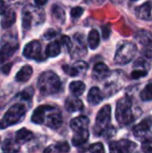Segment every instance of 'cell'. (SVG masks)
<instances>
[{"instance_id":"6da1fadb","label":"cell","mask_w":152,"mask_h":153,"mask_svg":"<svg viewBox=\"0 0 152 153\" xmlns=\"http://www.w3.org/2000/svg\"><path fill=\"white\" fill-rule=\"evenodd\" d=\"M137 108H133V101L129 97L122 98L118 100L116 110V117L119 124L123 126H127L136 118H138L141 112L137 113Z\"/></svg>"},{"instance_id":"7a4b0ae2","label":"cell","mask_w":152,"mask_h":153,"mask_svg":"<svg viewBox=\"0 0 152 153\" xmlns=\"http://www.w3.org/2000/svg\"><path fill=\"white\" fill-rule=\"evenodd\" d=\"M39 91L44 95H52L57 93L61 89L59 77L53 72L47 71L43 73L38 81Z\"/></svg>"},{"instance_id":"3957f363","label":"cell","mask_w":152,"mask_h":153,"mask_svg":"<svg viewBox=\"0 0 152 153\" xmlns=\"http://www.w3.org/2000/svg\"><path fill=\"white\" fill-rule=\"evenodd\" d=\"M26 113V107L23 104H14L4 114L0 121V128L4 129L20 122Z\"/></svg>"},{"instance_id":"277c9868","label":"cell","mask_w":152,"mask_h":153,"mask_svg":"<svg viewBox=\"0 0 152 153\" xmlns=\"http://www.w3.org/2000/svg\"><path fill=\"white\" fill-rule=\"evenodd\" d=\"M137 53V46L131 41H123L117 48L115 55V62L117 65L130 63Z\"/></svg>"},{"instance_id":"5b68a950","label":"cell","mask_w":152,"mask_h":153,"mask_svg":"<svg viewBox=\"0 0 152 153\" xmlns=\"http://www.w3.org/2000/svg\"><path fill=\"white\" fill-rule=\"evenodd\" d=\"M110 117H111V107L109 105H105L99 111L96 117L94 131L97 135H100L109 127Z\"/></svg>"},{"instance_id":"8992f818","label":"cell","mask_w":152,"mask_h":153,"mask_svg":"<svg viewBox=\"0 0 152 153\" xmlns=\"http://www.w3.org/2000/svg\"><path fill=\"white\" fill-rule=\"evenodd\" d=\"M136 148L137 144L127 139L112 142L109 144V151L111 152H133L136 150Z\"/></svg>"},{"instance_id":"52a82bcc","label":"cell","mask_w":152,"mask_h":153,"mask_svg":"<svg viewBox=\"0 0 152 153\" xmlns=\"http://www.w3.org/2000/svg\"><path fill=\"white\" fill-rule=\"evenodd\" d=\"M23 56L30 59H35L38 61L43 60V56L41 55V45L38 40H32L29 42L24 49H23Z\"/></svg>"},{"instance_id":"ba28073f","label":"cell","mask_w":152,"mask_h":153,"mask_svg":"<svg viewBox=\"0 0 152 153\" xmlns=\"http://www.w3.org/2000/svg\"><path fill=\"white\" fill-rule=\"evenodd\" d=\"M88 68V65L83 61H77L73 65H64L63 70L69 76H78L82 74H84Z\"/></svg>"},{"instance_id":"9c48e42d","label":"cell","mask_w":152,"mask_h":153,"mask_svg":"<svg viewBox=\"0 0 152 153\" xmlns=\"http://www.w3.org/2000/svg\"><path fill=\"white\" fill-rule=\"evenodd\" d=\"M152 126V120L151 117H147L146 119L142 120L140 124H138L137 126H135L133 129V134L136 137L142 138L144 137L145 135H147Z\"/></svg>"},{"instance_id":"30bf717a","label":"cell","mask_w":152,"mask_h":153,"mask_svg":"<svg viewBox=\"0 0 152 153\" xmlns=\"http://www.w3.org/2000/svg\"><path fill=\"white\" fill-rule=\"evenodd\" d=\"M18 44L13 42H7L0 48V64L11 57L18 49Z\"/></svg>"},{"instance_id":"8fae6325","label":"cell","mask_w":152,"mask_h":153,"mask_svg":"<svg viewBox=\"0 0 152 153\" xmlns=\"http://www.w3.org/2000/svg\"><path fill=\"white\" fill-rule=\"evenodd\" d=\"M55 108L51 107V106H39L38 107L32 116H31V121L35 124H38V125H41L44 123L45 121V115H46V112L47 111H49V110H52L54 109Z\"/></svg>"},{"instance_id":"7c38bea8","label":"cell","mask_w":152,"mask_h":153,"mask_svg":"<svg viewBox=\"0 0 152 153\" xmlns=\"http://www.w3.org/2000/svg\"><path fill=\"white\" fill-rule=\"evenodd\" d=\"M151 11L152 3L151 1H147L135 8V14L139 19L149 20L151 15Z\"/></svg>"},{"instance_id":"4fadbf2b","label":"cell","mask_w":152,"mask_h":153,"mask_svg":"<svg viewBox=\"0 0 152 153\" xmlns=\"http://www.w3.org/2000/svg\"><path fill=\"white\" fill-rule=\"evenodd\" d=\"M109 74H110V70L107 66V65H105L104 63H98L95 65L93 68V73H92L93 78H95L96 80L101 81L108 77Z\"/></svg>"},{"instance_id":"5bb4252c","label":"cell","mask_w":152,"mask_h":153,"mask_svg":"<svg viewBox=\"0 0 152 153\" xmlns=\"http://www.w3.org/2000/svg\"><path fill=\"white\" fill-rule=\"evenodd\" d=\"M62 123H63V118L61 113L56 109H53L52 113L47 116V126L52 129H57L61 126Z\"/></svg>"},{"instance_id":"9a60e30c","label":"cell","mask_w":152,"mask_h":153,"mask_svg":"<svg viewBox=\"0 0 152 153\" xmlns=\"http://www.w3.org/2000/svg\"><path fill=\"white\" fill-rule=\"evenodd\" d=\"M89 124H90L89 118L85 116H81V117H77L73 118L70 123V126L73 129V131L77 132L80 130L88 129Z\"/></svg>"},{"instance_id":"2e32d148","label":"cell","mask_w":152,"mask_h":153,"mask_svg":"<svg viewBox=\"0 0 152 153\" xmlns=\"http://www.w3.org/2000/svg\"><path fill=\"white\" fill-rule=\"evenodd\" d=\"M74 135L72 138V143L75 147H79L83 145L89 139V131L88 129L80 130L77 132H74Z\"/></svg>"},{"instance_id":"e0dca14e","label":"cell","mask_w":152,"mask_h":153,"mask_svg":"<svg viewBox=\"0 0 152 153\" xmlns=\"http://www.w3.org/2000/svg\"><path fill=\"white\" fill-rule=\"evenodd\" d=\"M65 108L68 112H76L83 109L84 106L82 100L74 98H68L65 102Z\"/></svg>"},{"instance_id":"ac0fdd59","label":"cell","mask_w":152,"mask_h":153,"mask_svg":"<svg viewBox=\"0 0 152 153\" xmlns=\"http://www.w3.org/2000/svg\"><path fill=\"white\" fill-rule=\"evenodd\" d=\"M135 39L143 46L152 47V32L141 30L135 34Z\"/></svg>"},{"instance_id":"d6986e66","label":"cell","mask_w":152,"mask_h":153,"mask_svg":"<svg viewBox=\"0 0 152 153\" xmlns=\"http://www.w3.org/2000/svg\"><path fill=\"white\" fill-rule=\"evenodd\" d=\"M88 101L90 105H98L103 100L102 93L98 87H92L88 93Z\"/></svg>"},{"instance_id":"ffe728a7","label":"cell","mask_w":152,"mask_h":153,"mask_svg":"<svg viewBox=\"0 0 152 153\" xmlns=\"http://www.w3.org/2000/svg\"><path fill=\"white\" fill-rule=\"evenodd\" d=\"M32 72L33 71H32V68L30 65H24L17 73V74L15 76V80L19 82H25L31 77Z\"/></svg>"},{"instance_id":"44dd1931","label":"cell","mask_w":152,"mask_h":153,"mask_svg":"<svg viewBox=\"0 0 152 153\" xmlns=\"http://www.w3.org/2000/svg\"><path fill=\"white\" fill-rule=\"evenodd\" d=\"M32 138H33V134L26 128H22L18 130L15 134V141L18 143H25L30 141Z\"/></svg>"},{"instance_id":"7402d4cb","label":"cell","mask_w":152,"mask_h":153,"mask_svg":"<svg viewBox=\"0 0 152 153\" xmlns=\"http://www.w3.org/2000/svg\"><path fill=\"white\" fill-rule=\"evenodd\" d=\"M15 21H16V14H15L14 11H13V10L6 11L4 13V17L1 20L2 27L4 29L10 28L15 22Z\"/></svg>"},{"instance_id":"603a6c76","label":"cell","mask_w":152,"mask_h":153,"mask_svg":"<svg viewBox=\"0 0 152 153\" xmlns=\"http://www.w3.org/2000/svg\"><path fill=\"white\" fill-rule=\"evenodd\" d=\"M69 89H70L71 93L74 97L77 98V97H79V96H81V95L83 94V92L85 91L86 86L81 81H74V82H73L70 83Z\"/></svg>"},{"instance_id":"cb8c5ba5","label":"cell","mask_w":152,"mask_h":153,"mask_svg":"<svg viewBox=\"0 0 152 153\" xmlns=\"http://www.w3.org/2000/svg\"><path fill=\"white\" fill-rule=\"evenodd\" d=\"M100 42V35L97 30H91L88 35V44L91 49H95L99 47Z\"/></svg>"},{"instance_id":"d4e9b609","label":"cell","mask_w":152,"mask_h":153,"mask_svg":"<svg viewBox=\"0 0 152 153\" xmlns=\"http://www.w3.org/2000/svg\"><path fill=\"white\" fill-rule=\"evenodd\" d=\"M61 52V46L58 41H53L49 43L46 48V55L49 57H56Z\"/></svg>"},{"instance_id":"484cf974","label":"cell","mask_w":152,"mask_h":153,"mask_svg":"<svg viewBox=\"0 0 152 153\" xmlns=\"http://www.w3.org/2000/svg\"><path fill=\"white\" fill-rule=\"evenodd\" d=\"M51 12H52V15L54 16V18L56 20H57L60 23L65 22V10L61 6L57 5V4H54L52 6Z\"/></svg>"},{"instance_id":"4316f807","label":"cell","mask_w":152,"mask_h":153,"mask_svg":"<svg viewBox=\"0 0 152 153\" xmlns=\"http://www.w3.org/2000/svg\"><path fill=\"white\" fill-rule=\"evenodd\" d=\"M16 141H13L12 139H6L2 146V150L6 152H19L20 147L17 145Z\"/></svg>"},{"instance_id":"83f0119b","label":"cell","mask_w":152,"mask_h":153,"mask_svg":"<svg viewBox=\"0 0 152 153\" xmlns=\"http://www.w3.org/2000/svg\"><path fill=\"white\" fill-rule=\"evenodd\" d=\"M55 149H52L51 146L47 148L44 152H68L70 151V146L66 142H62L56 143L55 146Z\"/></svg>"},{"instance_id":"f1b7e54d","label":"cell","mask_w":152,"mask_h":153,"mask_svg":"<svg viewBox=\"0 0 152 153\" xmlns=\"http://www.w3.org/2000/svg\"><path fill=\"white\" fill-rule=\"evenodd\" d=\"M32 15L29 11L24 10L22 13V28L23 30H29L31 27Z\"/></svg>"},{"instance_id":"f546056e","label":"cell","mask_w":152,"mask_h":153,"mask_svg":"<svg viewBox=\"0 0 152 153\" xmlns=\"http://www.w3.org/2000/svg\"><path fill=\"white\" fill-rule=\"evenodd\" d=\"M141 99L144 101H149L152 100V82L148 83L145 88L141 92Z\"/></svg>"},{"instance_id":"4dcf8cb0","label":"cell","mask_w":152,"mask_h":153,"mask_svg":"<svg viewBox=\"0 0 152 153\" xmlns=\"http://www.w3.org/2000/svg\"><path fill=\"white\" fill-rule=\"evenodd\" d=\"M83 152H104L105 149H104V146L102 143H97L90 145L87 149L83 150Z\"/></svg>"},{"instance_id":"1f68e13d","label":"cell","mask_w":152,"mask_h":153,"mask_svg":"<svg viewBox=\"0 0 152 153\" xmlns=\"http://www.w3.org/2000/svg\"><path fill=\"white\" fill-rule=\"evenodd\" d=\"M61 43L66 48V50L68 52H71L72 51L73 45V41L71 40V39L68 36H62V38H61Z\"/></svg>"},{"instance_id":"d6a6232c","label":"cell","mask_w":152,"mask_h":153,"mask_svg":"<svg viewBox=\"0 0 152 153\" xmlns=\"http://www.w3.org/2000/svg\"><path fill=\"white\" fill-rule=\"evenodd\" d=\"M147 74H148V71H147V70L141 69V68H136L134 71L132 72L131 77H132L133 79H139V78H142V77L146 76Z\"/></svg>"},{"instance_id":"836d02e7","label":"cell","mask_w":152,"mask_h":153,"mask_svg":"<svg viewBox=\"0 0 152 153\" xmlns=\"http://www.w3.org/2000/svg\"><path fill=\"white\" fill-rule=\"evenodd\" d=\"M142 150L145 152H152V138H147L142 142Z\"/></svg>"},{"instance_id":"e575fe53","label":"cell","mask_w":152,"mask_h":153,"mask_svg":"<svg viewBox=\"0 0 152 153\" xmlns=\"http://www.w3.org/2000/svg\"><path fill=\"white\" fill-rule=\"evenodd\" d=\"M83 12H84V9L82 7H80V6L73 7L71 10V16L73 19H77V18H79V17H81L82 15Z\"/></svg>"},{"instance_id":"d590c367","label":"cell","mask_w":152,"mask_h":153,"mask_svg":"<svg viewBox=\"0 0 152 153\" xmlns=\"http://www.w3.org/2000/svg\"><path fill=\"white\" fill-rule=\"evenodd\" d=\"M33 93H34V90L32 88H28L26 89L25 91H23L22 92H21L19 94V96H21L22 99L23 100H29L31 99V97L33 96Z\"/></svg>"},{"instance_id":"8d00e7d4","label":"cell","mask_w":152,"mask_h":153,"mask_svg":"<svg viewBox=\"0 0 152 153\" xmlns=\"http://www.w3.org/2000/svg\"><path fill=\"white\" fill-rule=\"evenodd\" d=\"M57 34V32L54 30V29H48L45 33H44V38L46 39H51L54 37H56Z\"/></svg>"},{"instance_id":"74e56055","label":"cell","mask_w":152,"mask_h":153,"mask_svg":"<svg viewBox=\"0 0 152 153\" xmlns=\"http://www.w3.org/2000/svg\"><path fill=\"white\" fill-rule=\"evenodd\" d=\"M11 66H12V64H11V63H9V64H7V65H4L1 68L2 73L4 74H8L10 73Z\"/></svg>"},{"instance_id":"f35d334b","label":"cell","mask_w":152,"mask_h":153,"mask_svg":"<svg viewBox=\"0 0 152 153\" xmlns=\"http://www.w3.org/2000/svg\"><path fill=\"white\" fill-rule=\"evenodd\" d=\"M102 30H103V38L105 39H107L108 38V36H109V34H110V29H109V27L108 26H104L103 28H102Z\"/></svg>"},{"instance_id":"ab89813d","label":"cell","mask_w":152,"mask_h":153,"mask_svg":"<svg viewBox=\"0 0 152 153\" xmlns=\"http://www.w3.org/2000/svg\"><path fill=\"white\" fill-rule=\"evenodd\" d=\"M6 4L4 0H0V14H4L6 12Z\"/></svg>"},{"instance_id":"60d3db41","label":"cell","mask_w":152,"mask_h":153,"mask_svg":"<svg viewBox=\"0 0 152 153\" xmlns=\"http://www.w3.org/2000/svg\"><path fill=\"white\" fill-rule=\"evenodd\" d=\"M142 53H143V54H142L143 56L146 57L147 59H151L152 58V51L151 49H146V50H144Z\"/></svg>"},{"instance_id":"b9f144b4","label":"cell","mask_w":152,"mask_h":153,"mask_svg":"<svg viewBox=\"0 0 152 153\" xmlns=\"http://www.w3.org/2000/svg\"><path fill=\"white\" fill-rule=\"evenodd\" d=\"M47 2V0H34L35 4L38 6H42V5L46 4Z\"/></svg>"},{"instance_id":"7bdbcfd3","label":"cell","mask_w":152,"mask_h":153,"mask_svg":"<svg viewBox=\"0 0 152 153\" xmlns=\"http://www.w3.org/2000/svg\"><path fill=\"white\" fill-rule=\"evenodd\" d=\"M0 143H1V139H0Z\"/></svg>"}]
</instances>
